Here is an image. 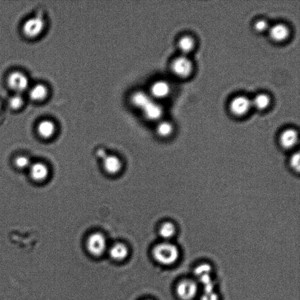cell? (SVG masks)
<instances>
[{
  "label": "cell",
  "instance_id": "26",
  "mask_svg": "<svg viewBox=\"0 0 300 300\" xmlns=\"http://www.w3.org/2000/svg\"><path fill=\"white\" fill-rule=\"evenodd\" d=\"M255 29L258 32H262L267 30L269 28L268 23L264 19L259 20L255 23Z\"/></svg>",
  "mask_w": 300,
  "mask_h": 300
},
{
  "label": "cell",
  "instance_id": "3",
  "mask_svg": "<svg viewBox=\"0 0 300 300\" xmlns=\"http://www.w3.org/2000/svg\"><path fill=\"white\" fill-rule=\"evenodd\" d=\"M171 68L175 76L185 78L190 75L193 70V64L186 56L182 55L172 62Z\"/></svg>",
  "mask_w": 300,
  "mask_h": 300
},
{
  "label": "cell",
  "instance_id": "17",
  "mask_svg": "<svg viewBox=\"0 0 300 300\" xmlns=\"http://www.w3.org/2000/svg\"><path fill=\"white\" fill-rule=\"evenodd\" d=\"M129 251L126 245L123 244H117L110 249L109 255L110 257L117 261L124 260L127 258Z\"/></svg>",
  "mask_w": 300,
  "mask_h": 300
},
{
  "label": "cell",
  "instance_id": "4",
  "mask_svg": "<svg viewBox=\"0 0 300 300\" xmlns=\"http://www.w3.org/2000/svg\"><path fill=\"white\" fill-rule=\"evenodd\" d=\"M107 247L106 238L102 234L94 233L90 235L87 241V250L91 255L100 256L105 252Z\"/></svg>",
  "mask_w": 300,
  "mask_h": 300
},
{
  "label": "cell",
  "instance_id": "16",
  "mask_svg": "<svg viewBox=\"0 0 300 300\" xmlns=\"http://www.w3.org/2000/svg\"><path fill=\"white\" fill-rule=\"evenodd\" d=\"M103 160V167L107 173L116 174L121 170L122 165L119 158L114 156H106Z\"/></svg>",
  "mask_w": 300,
  "mask_h": 300
},
{
  "label": "cell",
  "instance_id": "28",
  "mask_svg": "<svg viewBox=\"0 0 300 300\" xmlns=\"http://www.w3.org/2000/svg\"><path fill=\"white\" fill-rule=\"evenodd\" d=\"M1 109V103L0 102V110Z\"/></svg>",
  "mask_w": 300,
  "mask_h": 300
},
{
  "label": "cell",
  "instance_id": "23",
  "mask_svg": "<svg viewBox=\"0 0 300 300\" xmlns=\"http://www.w3.org/2000/svg\"><path fill=\"white\" fill-rule=\"evenodd\" d=\"M23 104H24V99L19 93L10 97L8 100V105L12 110H19L22 108Z\"/></svg>",
  "mask_w": 300,
  "mask_h": 300
},
{
  "label": "cell",
  "instance_id": "27",
  "mask_svg": "<svg viewBox=\"0 0 300 300\" xmlns=\"http://www.w3.org/2000/svg\"><path fill=\"white\" fill-rule=\"evenodd\" d=\"M201 300H219V297L215 291L204 292Z\"/></svg>",
  "mask_w": 300,
  "mask_h": 300
},
{
  "label": "cell",
  "instance_id": "10",
  "mask_svg": "<svg viewBox=\"0 0 300 300\" xmlns=\"http://www.w3.org/2000/svg\"><path fill=\"white\" fill-rule=\"evenodd\" d=\"M153 100L152 97L148 93V91L143 90H136L131 93L129 101L131 105L135 109L142 111L151 101Z\"/></svg>",
  "mask_w": 300,
  "mask_h": 300
},
{
  "label": "cell",
  "instance_id": "25",
  "mask_svg": "<svg viewBox=\"0 0 300 300\" xmlns=\"http://www.w3.org/2000/svg\"><path fill=\"white\" fill-rule=\"evenodd\" d=\"M290 165L293 170L299 173L300 170V155L299 152L293 154L290 159Z\"/></svg>",
  "mask_w": 300,
  "mask_h": 300
},
{
  "label": "cell",
  "instance_id": "2",
  "mask_svg": "<svg viewBox=\"0 0 300 300\" xmlns=\"http://www.w3.org/2000/svg\"><path fill=\"white\" fill-rule=\"evenodd\" d=\"M45 28V20L36 16L27 19L22 25V32L26 38H36L42 34Z\"/></svg>",
  "mask_w": 300,
  "mask_h": 300
},
{
  "label": "cell",
  "instance_id": "14",
  "mask_svg": "<svg viewBox=\"0 0 300 300\" xmlns=\"http://www.w3.org/2000/svg\"><path fill=\"white\" fill-rule=\"evenodd\" d=\"M290 31L288 27L282 23L276 24L269 29V35L276 42H283L288 38Z\"/></svg>",
  "mask_w": 300,
  "mask_h": 300
},
{
  "label": "cell",
  "instance_id": "18",
  "mask_svg": "<svg viewBox=\"0 0 300 300\" xmlns=\"http://www.w3.org/2000/svg\"><path fill=\"white\" fill-rule=\"evenodd\" d=\"M156 131L158 136L164 138L168 137L173 134L174 127L170 121L160 120L157 123Z\"/></svg>",
  "mask_w": 300,
  "mask_h": 300
},
{
  "label": "cell",
  "instance_id": "5",
  "mask_svg": "<svg viewBox=\"0 0 300 300\" xmlns=\"http://www.w3.org/2000/svg\"><path fill=\"white\" fill-rule=\"evenodd\" d=\"M148 92L154 100L164 99L170 95L171 86L166 80H157L151 84Z\"/></svg>",
  "mask_w": 300,
  "mask_h": 300
},
{
  "label": "cell",
  "instance_id": "20",
  "mask_svg": "<svg viewBox=\"0 0 300 300\" xmlns=\"http://www.w3.org/2000/svg\"><path fill=\"white\" fill-rule=\"evenodd\" d=\"M271 104V99L265 94H259L254 97L252 101V106H254L256 109L264 110L268 107Z\"/></svg>",
  "mask_w": 300,
  "mask_h": 300
},
{
  "label": "cell",
  "instance_id": "11",
  "mask_svg": "<svg viewBox=\"0 0 300 300\" xmlns=\"http://www.w3.org/2000/svg\"><path fill=\"white\" fill-rule=\"evenodd\" d=\"M252 101L247 97L240 96L235 97L230 103L231 112L237 116L245 115L252 107Z\"/></svg>",
  "mask_w": 300,
  "mask_h": 300
},
{
  "label": "cell",
  "instance_id": "7",
  "mask_svg": "<svg viewBox=\"0 0 300 300\" xmlns=\"http://www.w3.org/2000/svg\"><path fill=\"white\" fill-rule=\"evenodd\" d=\"M198 293L197 283L192 280H184L178 285L177 293L179 298L183 300L193 299Z\"/></svg>",
  "mask_w": 300,
  "mask_h": 300
},
{
  "label": "cell",
  "instance_id": "1",
  "mask_svg": "<svg viewBox=\"0 0 300 300\" xmlns=\"http://www.w3.org/2000/svg\"><path fill=\"white\" fill-rule=\"evenodd\" d=\"M155 260L164 265H171L176 262L180 252L176 246L171 243L163 242L158 244L153 249Z\"/></svg>",
  "mask_w": 300,
  "mask_h": 300
},
{
  "label": "cell",
  "instance_id": "21",
  "mask_svg": "<svg viewBox=\"0 0 300 300\" xmlns=\"http://www.w3.org/2000/svg\"><path fill=\"white\" fill-rule=\"evenodd\" d=\"M176 232L175 225L170 222H165L160 228L159 234L164 239H170L173 238Z\"/></svg>",
  "mask_w": 300,
  "mask_h": 300
},
{
  "label": "cell",
  "instance_id": "19",
  "mask_svg": "<svg viewBox=\"0 0 300 300\" xmlns=\"http://www.w3.org/2000/svg\"><path fill=\"white\" fill-rule=\"evenodd\" d=\"M194 44V39L189 36L182 37L178 42V48L185 56L193 50Z\"/></svg>",
  "mask_w": 300,
  "mask_h": 300
},
{
  "label": "cell",
  "instance_id": "15",
  "mask_svg": "<svg viewBox=\"0 0 300 300\" xmlns=\"http://www.w3.org/2000/svg\"><path fill=\"white\" fill-rule=\"evenodd\" d=\"M49 89L43 84H37L29 90V96L30 99L36 102H42L48 97Z\"/></svg>",
  "mask_w": 300,
  "mask_h": 300
},
{
  "label": "cell",
  "instance_id": "12",
  "mask_svg": "<svg viewBox=\"0 0 300 300\" xmlns=\"http://www.w3.org/2000/svg\"><path fill=\"white\" fill-rule=\"evenodd\" d=\"M281 146L285 149L291 150L295 148L299 142V135L298 131L289 129L285 130L279 138Z\"/></svg>",
  "mask_w": 300,
  "mask_h": 300
},
{
  "label": "cell",
  "instance_id": "8",
  "mask_svg": "<svg viewBox=\"0 0 300 300\" xmlns=\"http://www.w3.org/2000/svg\"><path fill=\"white\" fill-rule=\"evenodd\" d=\"M145 119L151 122H158L164 115V109L161 104L156 100H152L141 111Z\"/></svg>",
  "mask_w": 300,
  "mask_h": 300
},
{
  "label": "cell",
  "instance_id": "9",
  "mask_svg": "<svg viewBox=\"0 0 300 300\" xmlns=\"http://www.w3.org/2000/svg\"><path fill=\"white\" fill-rule=\"evenodd\" d=\"M28 170L30 177L36 183H42L48 178L49 175L48 167L42 162H32Z\"/></svg>",
  "mask_w": 300,
  "mask_h": 300
},
{
  "label": "cell",
  "instance_id": "24",
  "mask_svg": "<svg viewBox=\"0 0 300 300\" xmlns=\"http://www.w3.org/2000/svg\"><path fill=\"white\" fill-rule=\"evenodd\" d=\"M212 271L211 266L207 264H201L199 265L196 269H195V275L200 279L205 276L211 275Z\"/></svg>",
  "mask_w": 300,
  "mask_h": 300
},
{
  "label": "cell",
  "instance_id": "6",
  "mask_svg": "<svg viewBox=\"0 0 300 300\" xmlns=\"http://www.w3.org/2000/svg\"><path fill=\"white\" fill-rule=\"evenodd\" d=\"M7 84L10 89L20 94L28 89L29 79L24 73L15 71L9 74Z\"/></svg>",
  "mask_w": 300,
  "mask_h": 300
},
{
  "label": "cell",
  "instance_id": "13",
  "mask_svg": "<svg viewBox=\"0 0 300 300\" xmlns=\"http://www.w3.org/2000/svg\"><path fill=\"white\" fill-rule=\"evenodd\" d=\"M56 126L53 121L46 119L43 120L37 126V132L39 136L43 139H49L56 133Z\"/></svg>",
  "mask_w": 300,
  "mask_h": 300
},
{
  "label": "cell",
  "instance_id": "22",
  "mask_svg": "<svg viewBox=\"0 0 300 300\" xmlns=\"http://www.w3.org/2000/svg\"><path fill=\"white\" fill-rule=\"evenodd\" d=\"M32 163V162L30 158L25 155H20V156H16L13 160V164L15 167L18 170H28Z\"/></svg>",
  "mask_w": 300,
  "mask_h": 300
}]
</instances>
